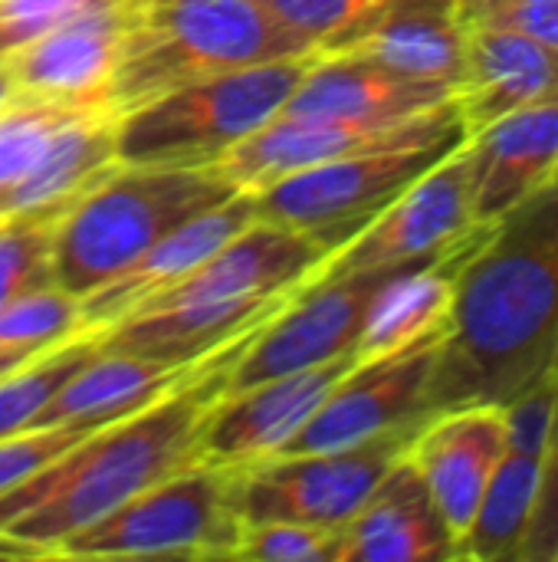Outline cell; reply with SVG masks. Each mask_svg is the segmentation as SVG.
<instances>
[{
  "mask_svg": "<svg viewBox=\"0 0 558 562\" xmlns=\"http://www.w3.org/2000/svg\"><path fill=\"white\" fill-rule=\"evenodd\" d=\"M82 300L62 286H43L0 310V346L13 349H53L82 333Z\"/></svg>",
  "mask_w": 558,
  "mask_h": 562,
  "instance_id": "cell-28",
  "label": "cell"
},
{
  "mask_svg": "<svg viewBox=\"0 0 558 562\" xmlns=\"http://www.w3.org/2000/svg\"><path fill=\"white\" fill-rule=\"evenodd\" d=\"M151 0H86L62 23L7 56L20 92L109 109L112 72Z\"/></svg>",
  "mask_w": 558,
  "mask_h": 562,
  "instance_id": "cell-12",
  "label": "cell"
},
{
  "mask_svg": "<svg viewBox=\"0 0 558 562\" xmlns=\"http://www.w3.org/2000/svg\"><path fill=\"white\" fill-rule=\"evenodd\" d=\"M549 95H558L556 49L497 20L467 23L464 76L454 95L467 138Z\"/></svg>",
  "mask_w": 558,
  "mask_h": 562,
  "instance_id": "cell-15",
  "label": "cell"
},
{
  "mask_svg": "<svg viewBox=\"0 0 558 562\" xmlns=\"http://www.w3.org/2000/svg\"><path fill=\"white\" fill-rule=\"evenodd\" d=\"M306 53L260 0H151L112 72L109 109L122 115L174 86Z\"/></svg>",
  "mask_w": 558,
  "mask_h": 562,
  "instance_id": "cell-6",
  "label": "cell"
},
{
  "mask_svg": "<svg viewBox=\"0 0 558 562\" xmlns=\"http://www.w3.org/2000/svg\"><path fill=\"white\" fill-rule=\"evenodd\" d=\"M457 540L411 458H398L342 527L335 562H451Z\"/></svg>",
  "mask_w": 558,
  "mask_h": 562,
  "instance_id": "cell-16",
  "label": "cell"
},
{
  "mask_svg": "<svg viewBox=\"0 0 558 562\" xmlns=\"http://www.w3.org/2000/svg\"><path fill=\"white\" fill-rule=\"evenodd\" d=\"M474 227V151L457 145L408 191H401L375 221L316 267V277H349L362 270L401 267L437 257Z\"/></svg>",
  "mask_w": 558,
  "mask_h": 562,
  "instance_id": "cell-10",
  "label": "cell"
},
{
  "mask_svg": "<svg viewBox=\"0 0 558 562\" xmlns=\"http://www.w3.org/2000/svg\"><path fill=\"white\" fill-rule=\"evenodd\" d=\"M89 425L82 422H66V425H49V428H26L20 435H10L0 441V494L13 491L46 464H53L59 454H66L76 441H82Z\"/></svg>",
  "mask_w": 558,
  "mask_h": 562,
  "instance_id": "cell-31",
  "label": "cell"
},
{
  "mask_svg": "<svg viewBox=\"0 0 558 562\" xmlns=\"http://www.w3.org/2000/svg\"><path fill=\"white\" fill-rule=\"evenodd\" d=\"M240 188L217 165H118L56 224L53 280L86 300L174 227L234 198Z\"/></svg>",
  "mask_w": 558,
  "mask_h": 562,
  "instance_id": "cell-4",
  "label": "cell"
},
{
  "mask_svg": "<svg viewBox=\"0 0 558 562\" xmlns=\"http://www.w3.org/2000/svg\"><path fill=\"white\" fill-rule=\"evenodd\" d=\"M414 263V260H411ZM408 267V263H401ZM401 267L362 270L349 277H309L293 300L260 326L237 366L230 369L227 392L260 385L276 375L303 372L355 352L375 293Z\"/></svg>",
  "mask_w": 558,
  "mask_h": 562,
  "instance_id": "cell-9",
  "label": "cell"
},
{
  "mask_svg": "<svg viewBox=\"0 0 558 562\" xmlns=\"http://www.w3.org/2000/svg\"><path fill=\"white\" fill-rule=\"evenodd\" d=\"M355 362L358 352H345L332 362L224 395L207 418L201 458L224 468H243L273 458L316 415L332 385Z\"/></svg>",
  "mask_w": 558,
  "mask_h": 562,
  "instance_id": "cell-13",
  "label": "cell"
},
{
  "mask_svg": "<svg viewBox=\"0 0 558 562\" xmlns=\"http://www.w3.org/2000/svg\"><path fill=\"white\" fill-rule=\"evenodd\" d=\"M312 53H342L385 0H260Z\"/></svg>",
  "mask_w": 558,
  "mask_h": 562,
  "instance_id": "cell-29",
  "label": "cell"
},
{
  "mask_svg": "<svg viewBox=\"0 0 558 562\" xmlns=\"http://www.w3.org/2000/svg\"><path fill=\"white\" fill-rule=\"evenodd\" d=\"M553 184H558V168H556V175H553Z\"/></svg>",
  "mask_w": 558,
  "mask_h": 562,
  "instance_id": "cell-39",
  "label": "cell"
},
{
  "mask_svg": "<svg viewBox=\"0 0 558 562\" xmlns=\"http://www.w3.org/2000/svg\"><path fill=\"white\" fill-rule=\"evenodd\" d=\"M467 23L457 0H385L362 33L342 49L398 76L451 86L464 76Z\"/></svg>",
  "mask_w": 558,
  "mask_h": 562,
  "instance_id": "cell-21",
  "label": "cell"
},
{
  "mask_svg": "<svg viewBox=\"0 0 558 562\" xmlns=\"http://www.w3.org/2000/svg\"><path fill=\"white\" fill-rule=\"evenodd\" d=\"M558 369V184L510 211L464 260L424 415L506 405Z\"/></svg>",
  "mask_w": 558,
  "mask_h": 562,
  "instance_id": "cell-1",
  "label": "cell"
},
{
  "mask_svg": "<svg viewBox=\"0 0 558 562\" xmlns=\"http://www.w3.org/2000/svg\"><path fill=\"white\" fill-rule=\"evenodd\" d=\"M20 89H16V79H13V72H10V66H7V59H0V109L16 95Z\"/></svg>",
  "mask_w": 558,
  "mask_h": 562,
  "instance_id": "cell-38",
  "label": "cell"
},
{
  "mask_svg": "<svg viewBox=\"0 0 558 562\" xmlns=\"http://www.w3.org/2000/svg\"><path fill=\"white\" fill-rule=\"evenodd\" d=\"M543 454L510 451L503 454L480 507L457 547V560L500 562L520 560L539 487Z\"/></svg>",
  "mask_w": 558,
  "mask_h": 562,
  "instance_id": "cell-24",
  "label": "cell"
},
{
  "mask_svg": "<svg viewBox=\"0 0 558 562\" xmlns=\"http://www.w3.org/2000/svg\"><path fill=\"white\" fill-rule=\"evenodd\" d=\"M46 352V349H43ZM33 356H39V352H33V349H13V346H0V375H7V372H13V369H20L23 362H30Z\"/></svg>",
  "mask_w": 558,
  "mask_h": 562,
  "instance_id": "cell-36",
  "label": "cell"
},
{
  "mask_svg": "<svg viewBox=\"0 0 558 562\" xmlns=\"http://www.w3.org/2000/svg\"><path fill=\"white\" fill-rule=\"evenodd\" d=\"M477 20L506 23L558 53V0H503Z\"/></svg>",
  "mask_w": 558,
  "mask_h": 562,
  "instance_id": "cell-34",
  "label": "cell"
},
{
  "mask_svg": "<svg viewBox=\"0 0 558 562\" xmlns=\"http://www.w3.org/2000/svg\"><path fill=\"white\" fill-rule=\"evenodd\" d=\"M86 109H92V102L49 99L33 92H16L0 109V198L36 168L56 132Z\"/></svg>",
  "mask_w": 558,
  "mask_h": 562,
  "instance_id": "cell-26",
  "label": "cell"
},
{
  "mask_svg": "<svg viewBox=\"0 0 558 562\" xmlns=\"http://www.w3.org/2000/svg\"><path fill=\"white\" fill-rule=\"evenodd\" d=\"M451 99V86L408 79L352 53H319L283 112L309 119L405 122Z\"/></svg>",
  "mask_w": 558,
  "mask_h": 562,
  "instance_id": "cell-20",
  "label": "cell"
},
{
  "mask_svg": "<svg viewBox=\"0 0 558 562\" xmlns=\"http://www.w3.org/2000/svg\"><path fill=\"white\" fill-rule=\"evenodd\" d=\"M30 560H49V553L36 543H26L20 537H10L0 530V562H30Z\"/></svg>",
  "mask_w": 558,
  "mask_h": 562,
  "instance_id": "cell-35",
  "label": "cell"
},
{
  "mask_svg": "<svg viewBox=\"0 0 558 562\" xmlns=\"http://www.w3.org/2000/svg\"><path fill=\"white\" fill-rule=\"evenodd\" d=\"M319 53L270 59L204 76L145 99L118 115L122 165L204 168L273 122Z\"/></svg>",
  "mask_w": 558,
  "mask_h": 562,
  "instance_id": "cell-5",
  "label": "cell"
},
{
  "mask_svg": "<svg viewBox=\"0 0 558 562\" xmlns=\"http://www.w3.org/2000/svg\"><path fill=\"white\" fill-rule=\"evenodd\" d=\"M497 3H503V0H457L464 23H467V20H477V16H483V13H487V10H493Z\"/></svg>",
  "mask_w": 558,
  "mask_h": 562,
  "instance_id": "cell-37",
  "label": "cell"
},
{
  "mask_svg": "<svg viewBox=\"0 0 558 562\" xmlns=\"http://www.w3.org/2000/svg\"><path fill=\"white\" fill-rule=\"evenodd\" d=\"M118 112L105 105H92L69 119L36 168L0 198V217L23 211H59L69 214L72 204L95 188L109 171H115L118 145H115Z\"/></svg>",
  "mask_w": 558,
  "mask_h": 562,
  "instance_id": "cell-22",
  "label": "cell"
},
{
  "mask_svg": "<svg viewBox=\"0 0 558 562\" xmlns=\"http://www.w3.org/2000/svg\"><path fill=\"white\" fill-rule=\"evenodd\" d=\"M191 366H168L128 352H99L89 366H82L36 415L30 428H49L66 422H82L89 428H102L109 422H118L155 398H161L168 389H174Z\"/></svg>",
  "mask_w": 558,
  "mask_h": 562,
  "instance_id": "cell-23",
  "label": "cell"
},
{
  "mask_svg": "<svg viewBox=\"0 0 558 562\" xmlns=\"http://www.w3.org/2000/svg\"><path fill=\"white\" fill-rule=\"evenodd\" d=\"M474 224L493 227L553 184L558 168V95L516 109L470 135Z\"/></svg>",
  "mask_w": 558,
  "mask_h": 562,
  "instance_id": "cell-18",
  "label": "cell"
},
{
  "mask_svg": "<svg viewBox=\"0 0 558 562\" xmlns=\"http://www.w3.org/2000/svg\"><path fill=\"white\" fill-rule=\"evenodd\" d=\"M59 211H23L0 217V310L26 293L53 286V237Z\"/></svg>",
  "mask_w": 558,
  "mask_h": 562,
  "instance_id": "cell-27",
  "label": "cell"
},
{
  "mask_svg": "<svg viewBox=\"0 0 558 562\" xmlns=\"http://www.w3.org/2000/svg\"><path fill=\"white\" fill-rule=\"evenodd\" d=\"M296 290L283 296H270V300L178 303V306L138 310L99 329V346L105 352H128V356H141V359H155L168 366H191L237 342L257 326H263L293 300Z\"/></svg>",
  "mask_w": 558,
  "mask_h": 562,
  "instance_id": "cell-19",
  "label": "cell"
},
{
  "mask_svg": "<svg viewBox=\"0 0 558 562\" xmlns=\"http://www.w3.org/2000/svg\"><path fill=\"white\" fill-rule=\"evenodd\" d=\"M516 562H558V418L543 454L536 507Z\"/></svg>",
  "mask_w": 558,
  "mask_h": 562,
  "instance_id": "cell-32",
  "label": "cell"
},
{
  "mask_svg": "<svg viewBox=\"0 0 558 562\" xmlns=\"http://www.w3.org/2000/svg\"><path fill=\"white\" fill-rule=\"evenodd\" d=\"M444 333L447 323L401 349L358 359L332 385L316 415L276 454L339 451L362 445L375 435L428 422L424 392Z\"/></svg>",
  "mask_w": 558,
  "mask_h": 562,
  "instance_id": "cell-11",
  "label": "cell"
},
{
  "mask_svg": "<svg viewBox=\"0 0 558 562\" xmlns=\"http://www.w3.org/2000/svg\"><path fill=\"white\" fill-rule=\"evenodd\" d=\"M243 527L234 468L197 461L66 537L53 560H237Z\"/></svg>",
  "mask_w": 558,
  "mask_h": 562,
  "instance_id": "cell-7",
  "label": "cell"
},
{
  "mask_svg": "<svg viewBox=\"0 0 558 562\" xmlns=\"http://www.w3.org/2000/svg\"><path fill=\"white\" fill-rule=\"evenodd\" d=\"M464 142L457 102H441L355 151L253 191L257 217L303 231L335 254Z\"/></svg>",
  "mask_w": 558,
  "mask_h": 562,
  "instance_id": "cell-3",
  "label": "cell"
},
{
  "mask_svg": "<svg viewBox=\"0 0 558 562\" xmlns=\"http://www.w3.org/2000/svg\"><path fill=\"white\" fill-rule=\"evenodd\" d=\"M421 425L395 428L339 451L273 454L234 468V501L243 524L286 520L342 530L362 510L385 471L408 454Z\"/></svg>",
  "mask_w": 558,
  "mask_h": 562,
  "instance_id": "cell-8",
  "label": "cell"
},
{
  "mask_svg": "<svg viewBox=\"0 0 558 562\" xmlns=\"http://www.w3.org/2000/svg\"><path fill=\"white\" fill-rule=\"evenodd\" d=\"M99 352V329H82L72 339L33 356L20 369L0 375V441L26 431L43 405Z\"/></svg>",
  "mask_w": 558,
  "mask_h": 562,
  "instance_id": "cell-25",
  "label": "cell"
},
{
  "mask_svg": "<svg viewBox=\"0 0 558 562\" xmlns=\"http://www.w3.org/2000/svg\"><path fill=\"white\" fill-rule=\"evenodd\" d=\"M86 0H0V59L62 23Z\"/></svg>",
  "mask_w": 558,
  "mask_h": 562,
  "instance_id": "cell-33",
  "label": "cell"
},
{
  "mask_svg": "<svg viewBox=\"0 0 558 562\" xmlns=\"http://www.w3.org/2000/svg\"><path fill=\"white\" fill-rule=\"evenodd\" d=\"M253 217H257L253 191H237L234 198L220 201L217 207L174 227L155 247H148L132 267H125L115 280H109L105 286H99L95 293H89L82 300V326L105 329V326L138 313L155 296H161L164 290L181 283L187 273H194L210 254H217Z\"/></svg>",
  "mask_w": 558,
  "mask_h": 562,
  "instance_id": "cell-17",
  "label": "cell"
},
{
  "mask_svg": "<svg viewBox=\"0 0 558 562\" xmlns=\"http://www.w3.org/2000/svg\"><path fill=\"white\" fill-rule=\"evenodd\" d=\"M506 454L500 405H467L431 415L414 435L408 458L424 477L457 547Z\"/></svg>",
  "mask_w": 558,
  "mask_h": 562,
  "instance_id": "cell-14",
  "label": "cell"
},
{
  "mask_svg": "<svg viewBox=\"0 0 558 562\" xmlns=\"http://www.w3.org/2000/svg\"><path fill=\"white\" fill-rule=\"evenodd\" d=\"M257 333L260 326L201 359L161 398L89 431L53 464L0 494V530L43 547L53 560V550L76 530L204 461L201 438L207 418Z\"/></svg>",
  "mask_w": 558,
  "mask_h": 562,
  "instance_id": "cell-2",
  "label": "cell"
},
{
  "mask_svg": "<svg viewBox=\"0 0 558 562\" xmlns=\"http://www.w3.org/2000/svg\"><path fill=\"white\" fill-rule=\"evenodd\" d=\"M339 533L312 524H247L237 560L253 562H335Z\"/></svg>",
  "mask_w": 558,
  "mask_h": 562,
  "instance_id": "cell-30",
  "label": "cell"
}]
</instances>
